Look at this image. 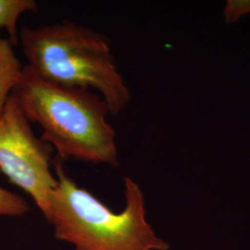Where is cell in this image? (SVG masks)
<instances>
[{"label": "cell", "mask_w": 250, "mask_h": 250, "mask_svg": "<svg viewBox=\"0 0 250 250\" xmlns=\"http://www.w3.org/2000/svg\"><path fill=\"white\" fill-rule=\"evenodd\" d=\"M53 166L58 183L45 220L53 225L58 240L72 244L74 250H169L146 222L143 193L132 179H125L126 205L117 213L78 187L61 160L57 158Z\"/></svg>", "instance_id": "3"}, {"label": "cell", "mask_w": 250, "mask_h": 250, "mask_svg": "<svg viewBox=\"0 0 250 250\" xmlns=\"http://www.w3.org/2000/svg\"><path fill=\"white\" fill-rule=\"evenodd\" d=\"M37 10L38 5L35 0H0V28L7 30L12 45H18L17 23L21 15Z\"/></svg>", "instance_id": "6"}, {"label": "cell", "mask_w": 250, "mask_h": 250, "mask_svg": "<svg viewBox=\"0 0 250 250\" xmlns=\"http://www.w3.org/2000/svg\"><path fill=\"white\" fill-rule=\"evenodd\" d=\"M22 68L14 45L9 39L0 38V117L21 75Z\"/></svg>", "instance_id": "5"}, {"label": "cell", "mask_w": 250, "mask_h": 250, "mask_svg": "<svg viewBox=\"0 0 250 250\" xmlns=\"http://www.w3.org/2000/svg\"><path fill=\"white\" fill-rule=\"evenodd\" d=\"M29 210L30 206L23 197L0 187V216L19 217Z\"/></svg>", "instance_id": "7"}, {"label": "cell", "mask_w": 250, "mask_h": 250, "mask_svg": "<svg viewBox=\"0 0 250 250\" xmlns=\"http://www.w3.org/2000/svg\"><path fill=\"white\" fill-rule=\"evenodd\" d=\"M53 151L33 132L11 95L0 117V171L33 198L45 219L50 195L58 183L51 170Z\"/></svg>", "instance_id": "4"}, {"label": "cell", "mask_w": 250, "mask_h": 250, "mask_svg": "<svg viewBox=\"0 0 250 250\" xmlns=\"http://www.w3.org/2000/svg\"><path fill=\"white\" fill-rule=\"evenodd\" d=\"M11 95L27 120L43 129L41 139L59 160L118 166L116 132L107 123L110 112L99 94L55 84L25 66Z\"/></svg>", "instance_id": "1"}, {"label": "cell", "mask_w": 250, "mask_h": 250, "mask_svg": "<svg viewBox=\"0 0 250 250\" xmlns=\"http://www.w3.org/2000/svg\"><path fill=\"white\" fill-rule=\"evenodd\" d=\"M19 43L31 70L44 80L69 88H94L118 115L130 101V91L117 68L107 37L64 21L22 27Z\"/></svg>", "instance_id": "2"}]
</instances>
